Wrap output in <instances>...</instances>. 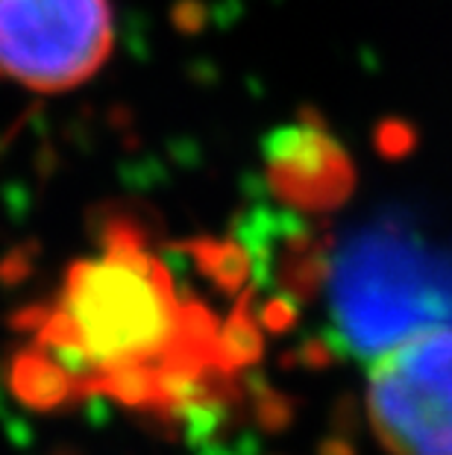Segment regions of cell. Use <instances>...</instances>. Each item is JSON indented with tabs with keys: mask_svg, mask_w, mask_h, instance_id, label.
Returning a JSON list of instances; mask_svg holds the SVG:
<instances>
[{
	"mask_svg": "<svg viewBox=\"0 0 452 455\" xmlns=\"http://www.w3.org/2000/svg\"><path fill=\"white\" fill-rule=\"evenodd\" d=\"M265 177L274 197L297 212H332L355 191V162L321 121L305 118L271 135Z\"/></svg>",
	"mask_w": 452,
	"mask_h": 455,
	"instance_id": "277c9868",
	"label": "cell"
},
{
	"mask_svg": "<svg viewBox=\"0 0 452 455\" xmlns=\"http://www.w3.org/2000/svg\"><path fill=\"white\" fill-rule=\"evenodd\" d=\"M109 0H0V80L59 94L89 83L109 62Z\"/></svg>",
	"mask_w": 452,
	"mask_h": 455,
	"instance_id": "3957f363",
	"label": "cell"
},
{
	"mask_svg": "<svg viewBox=\"0 0 452 455\" xmlns=\"http://www.w3.org/2000/svg\"><path fill=\"white\" fill-rule=\"evenodd\" d=\"M6 388L33 414H56L85 400L80 379L42 344H24L6 362Z\"/></svg>",
	"mask_w": 452,
	"mask_h": 455,
	"instance_id": "5b68a950",
	"label": "cell"
},
{
	"mask_svg": "<svg viewBox=\"0 0 452 455\" xmlns=\"http://www.w3.org/2000/svg\"><path fill=\"white\" fill-rule=\"evenodd\" d=\"M265 355L262 321L253 315V291L238 297L235 312L220 326L218 335V364L226 373H244L256 367Z\"/></svg>",
	"mask_w": 452,
	"mask_h": 455,
	"instance_id": "8992f818",
	"label": "cell"
},
{
	"mask_svg": "<svg viewBox=\"0 0 452 455\" xmlns=\"http://www.w3.org/2000/svg\"><path fill=\"white\" fill-rule=\"evenodd\" d=\"M335 362V347L332 341H323V338H312V341H303L297 350L285 358V364L294 367H305V371H323Z\"/></svg>",
	"mask_w": 452,
	"mask_h": 455,
	"instance_id": "9c48e42d",
	"label": "cell"
},
{
	"mask_svg": "<svg viewBox=\"0 0 452 455\" xmlns=\"http://www.w3.org/2000/svg\"><path fill=\"white\" fill-rule=\"evenodd\" d=\"M194 259L200 270L215 283L224 294H235L244 288L250 265L244 250L238 244H218V241H200L194 244Z\"/></svg>",
	"mask_w": 452,
	"mask_h": 455,
	"instance_id": "ba28073f",
	"label": "cell"
},
{
	"mask_svg": "<svg viewBox=\"0 0 452 455\" xmlns=\"http://www.w3.org/2000/svg\"><path fill=\"white\" fill-rule=\"evenodd\" d=\"M258 321H262V326L267 329V332L285 335V332H291V329L297 326L300 315H297V308L288 303L285 297H279V299H267V303L262 306V312H258Z\"/></svg>",
	"mask_w": 452,
	"mask_h": 455,
	"instance_id": "30bf717a",
	"label": "cell"
},
{
	"mask_svg": "<svg viewBox=\"0 0 452 455\" xmlns=\"http://www.w3.org/2000/svg\"><path fill=\"white\" fill-rule=\"evenodd\" d=\"M317 455H355L353 443H347L344 438H338V435H332V438H326L321 443V450H317Z\"/></svg>",
	"mask_w": 452,
	"mask_h": 455,
	"instance_id": "8fae6325",
	"label": "cell"
},
{
	"mask_svg": "<svg viewBox=\"0 0 452 455\" xmlns=\"http://www.w3.org/2000/svg\"><path fill=\"white\" fill-rule=\"evenodd\" d=\"M244 409L247 420L258 435H282L297 420V400L279 391L262 373H244Z\"/></svg>",
	"mask_w": 452,
	"mask_h": 455,
	"instance_id": "52a82bcc",
	"label": "cell"
},
{
	"mask_svg": "<svg viewBox=\"0 0 452 455\" xmlns=\"http://www.w3.org/2000/svg\"><path fill=\"white\" fill-rule=\"evenodd\" d=\"M364 405L388 455H452V323H415L377 350Z\"/></svg>",
	"mask_w": 452,
	"mask_h": 455,
	"instance_id": "7a4b0ae2",
	"label": "cell"
},
{
	"mask_svg": "<svg viewBox=\"0 0 452 455\" xmlns=\"http://www.w3.org/2000/svg\"><path fill=\"white\" fill-rule=\"evenodd\" d=\"M100 253L76 259L62 288L42 303L36 344L47 347L85 382L98 371L130 362H162L182 347L194 299H182L174 274L136 224L100 229Z\"/></svg>",
	"mask_w": 452,
	"mask_h": 455,
	"instance_id": "6da1fadb",
	"label": "cell"
}]
</instances>
